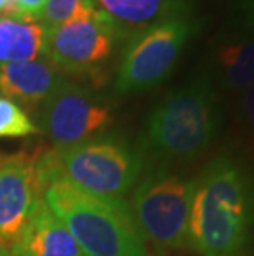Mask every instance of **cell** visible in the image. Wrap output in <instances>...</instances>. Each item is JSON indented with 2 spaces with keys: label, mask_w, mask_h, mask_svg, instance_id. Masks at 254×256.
<instances>
[{
  "label": "cell",
  "mask_w": 254,
  "mask_h": 256,
  "mask_svg": "<svg viewBox=\"0 0 254 256\" xmlns=\"http://www.w3.org/2000/svg\"><path fill=\"white\" fill-rule=\"evenodd\" d=\"M228 26L254 34V0H230Z\"/></svg>",
  "instance_id": "17"
},
{
  "label": "cell",
  "mask_w": 254,
  "mask_h": 256,
  "mask_svg": "<svg viewBox=\"0 0 254 256\" xmlns=\"http://www.w3.org/2000/svg\"><path fill=\"white\" fill-rule=\"evenodd\" d=\"M38 132L40 128L35 126L28 114L17 102L0 96V139L26 138Z\"/></svg>",
  "instance_id": "15"
},
{
  "label": "cell",
  "mask_w": 254,
  "mask_h": 256,
  "mask_svg": "<svg viewBox=\"0 0 254 256\" xmlns=\"http://www.w3.org/2000/svg\"><path fill=\"white\" fill-rule=\"evenodd\" d=\"M106 15L119 38H131L159 22L187 14L185 0H93Z\"/></svg>",
  "instance_id": "13"
},
{
  "label": "cell",
  "mask_w": 254,
  "mask_h": 256,
  "mask_svg": "<svg viewBox=\"0 0 254 256\" xmlns=\"http://www.w3.org/2000/svg\"><path fill=\"white\" fill-rule=\"evenodd\" d=\"M38 170L43 187L58 176L94 197L122 200L137 182L142 157L122 140L91 139L40 154Z\"/></svg>",
  "instance_id": "4"
},
{
  "label": "cell",
  "mask_w": 254,
  "mask_h": 256,
  "mask_svg": "<svg viewBox=\"0 0 254 256\" xmlns=\"http://www.w3.org/2000/svg\"><path fill=\"white\" fill-rule=\"evenodd\" d=\"M197 180L164 170L149 174L132 197V216L144 238L162 248L188 244L190 212Z\"/></svg>",
  "instance_id": "6"
},
{
  "label": "cell",
  "mask_w": 254,
  "mask_h": 256,
  "mask_svg": "<svg viewBox=\"0 0 254 256\" xmlns=\"http://www.w3.org/2000/svg\"><path fill=\"white\" fill-rule=\"evenodd\" d=\"M212 83L226 92L254 84V34L228 26L218 35L212 52Z\"/></svg>",
  "instance_id": "10"
},
{
  "label": "cell",
  "mask_w": 254,
  "mask_h": 256,
  "mask_svg": "<svg viewBox=\"0 0 254 256\" xmlns=\"http://www.w3.org/2000/svg\"><path fill=\"white\" fill-rule=\"evenodd\" d=\"M46 2L48 0H12L3 12L12 14V15H20V17L40 20L43 12H45Z\"/></svg>",
  "instance_id": "19"
},
{
  "label": "cell",
  "mask_w": 254,
  "mask_h": 256,
  "mask_svg": "<svg viewBox=\"0 0 254 256\" xmlns=\"http://www.w3.org/2000/svg\"><path fill=\"white\" fill-rule=\"evenodd\" d=\"M10 2H12V0H0V10H5L10 5Z\"/></svg>",
  "instance_id": "20"
},
{
  "label": "cell",
  "mask_w": 254,
  "mask_h": 256,
  "mask_svg": "<svg viewBox=\"0 0 254 256\" xmlns=\"http://www.w3.org/2000/svg\"><path fill=\"white\" fill-rule=\"evenodd\" d=\"M197 24L188 15H175L129 38L119 63L114 90L119 94L159 86L172 73Z\"/></svg>",
  "instance_id": "5"
},
{
  "label": "cell",
  "mask_w": 254,
  "mask_h": 256,
  "mask_svg": "<svg viewBox=\"0 0 254 256\" xmlns=\"http://www.w3.org/2000/svg\"><path fill=\"white\" fill-rule=\"evenodd\" d=\"M188 244L200 256L254 254V178L230 154L197 178Z\"/></svg>",
  "instance_id": "1"
},
{
  "label": "cell",
  "mask_w": 254,
  "mask_h": 256,
  "mask_svg": "<svg viewBox=\"0 0 254 256\" xmlns=\"http://www.w3.org/2000/svg\"><path fill=\"white\" fill-rule=\"evenodd\" d=\"M119 34L98 8L48 30L46 60L58 70L88 73L109 60Z\"/></svg>",
  "instance_id": "7"
},
{
  "label": "cell",
  "mask_w": 254,
  "mask_h": 256,
  "mask_svg": "<svg viewBox=\"0 0 254 256\" xmlns=\"http://www.w3.org/2000/svg\"><path fill=\"white\" fill-rule=\"evenodd\" d=\"M221 128L216 88L202 76L165 96L145 121L144 146L160 159H193L213 144Z\"/></svg>",
  "instance_id": "3"
},
{
  "label": "cell",
  "mask_w": 254,
  "mask_h": 256,
  "mask_svg": "<svg viewBox=\"0 0 254 256\" xmlns=\"http://www.w3.org/2000/svg\"><path fill=\"white\" fill-rule=\"evenodd\" d=\"M109 106L83 86L64 83L41 104L40 130L56 146L66 149L83 144L109 126Z\"/></svg>",
  "instance_id": "8"
},
{
  "label": "cell",
  "mask_w": 254,
  "mask_h": 256,
  "mask_svg": "<svg viewBox=\"0 0 254 256\" xmlns=\"http://www.w3.org/2000/svg\"><path fill=\"white\" fill-rule=\"evenodd\" d=\"M63 83V74L46 58L0 64V96L17 104L41 106Z\"/></svg>",
  "instance_id": "11"
},
{
  "label": "cell",
  "mask_w": 254,
  "mask_h": 256,
  "mask_svg": "<svg viewBox=\"0 0 254 256\" xmlns=\"http://www.w3.org/2000/svg\"><path fill=\"white\" fill-rule=\"evenodd\" d=\"M10 253L12 256H84L76 240L43 198L35 206Z\"/></svg>",
  "instance_id": "12"
},
{
  "label": "cell",
  "mask_w": 254,
  "mask_h": 256,
  "mask_svg": "<svg viewBox=\"0 0 254 256\" xmlns=\"http://www.w3.org/2000/svg\"><path fill=\"white\" fill-rule=\"evenodd\" d=\"M0 256H12V253H10V250H8V248L0 246Z\"/></svg>",
  "instance_id": "21"
},
{
  "label": "cell",
  "mask_w": 254,
  "mask_h": 256,
  "mask_svg": "<svg viewBox=\"0 0 254 256\" xmlns=\"http://www.w3.org/2000/svg\"><path fill=\"white\" fill-rule=\"evenodd\" d=\"M38 154L0 156V246L12 248L43 198Z\"/></svg>",
  "instance_id": "9"
},
{
  "label": "cell",
  "mask_w": 254,
  "mask_h": 256,
  "mask_svg": "<svg viewBox=\"0 0 254 256\" xmlns=\"http://www.w3.org/2000/svg\"><path fill=\"white\" fill-rule=\"evenodd\" d=\"M236 114L241 124L254 132V84L236 92Z\"/></svg>",
  "instance_id": "18"
},
{
  "label": "cell",
  "mask_w": 254,
  "mask_h": 256,
  "mask_svg": "<svg viewBox=\"0 0 254 256\" xmlns=\"http://www.w3.org/2000/svg\"><path fill=\"white\" fill-rule=\"evenodd\" d=\"M93 8H96L93 0H48L40 20L48 28H55Z\"/></svg>",
  "instance_id": "16"
},
{
  "label": "cell",
  "mask_w": 254,
  "mask_h": 256,
  "mask_svg": "<svg viewBox=\"0 0 254 256\" xmlns=\"http://www.w3.org/2000/svg\"><path fill=\"white\" fill-rule=\"evenodd\" d=\"M48 30L41 20L0 14V64L46 58Z\"/></svg>",
  "instance_id": "14"
},
{
  "label": "cell",
  "mask_w": 254,
  "mask_h": 256,
  "mask_svg": "<svg viewBox=\"0 0 254 256\" xmlns=\"http://www.w3.org/2000/svg\"><path fill=\"white\" fill-rule=\"evenodd\" d=\"M41 197L84 256H147L144 235L124 200L94 197L58 176L45 184Z\"/></svg>",
  "instance_id": "2"
}]
</instances>
